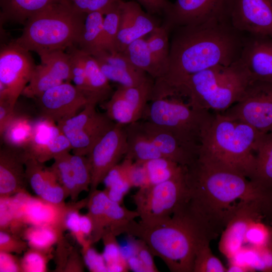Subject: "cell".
<instances>
[{
    "mask_svg": "<svg viewBox=\"0 0 272 272\" xmlns=\"http://www.w3.org/2000/svg\"><path fill=\"white\" fill-rule=\"evenodd\" d=\"M172 30L168 69L163 77L154 80L152 98L175 95V89L191 75L235 63L240 58L246 36L228 18Z\"/></svg>",
    "mask_w": 272,
    "mask_h": 272,
    "instance_id": "obj_1",
    "label": "cell"
},
{
    "mask_svg": "<svg viewBox=\"0 0 272 272\" xmlns=\"http://www.w3.org/2000/svg\"><path fill=\"white\" fill-rule=\"evenodd\" d=\"M187 204L214 239L243 206L272 200V192L231 169L198 159L185 168Z\"/></svg>",
    "mask_w": 272,
    "mask_h": 272,
    "instance_id": "obj_2",
    "label": "cell"
},
{
    "mask_svg": "<svg viewBox=\"0 0 272 272\" xmlns=\"http://www.w3.org/2000/svg\"><path fill=\"white\" fill-rule=\"evenodd\" d=\"M123 233L143 241L172 272H193L198 248L212 239L187 203L157 224L148 226L133 220Z\"/></svg>",
    "mask_w": 272,
    "mask_h": 272,
    "instance_id": "obj_3",
    "label": "cell"
},
{
    "mask_svg": "<svg viewBox=\"0 0 272 272\" xmlns=\"http://www.w3.org/2000/svg\"><path fill=\"white\" fill-rule=\"evenodd\" d=\"M264 133L243 121L215 112L202 135L198 158L251 179L255 151Z\"/></svg>",
    "mask_w": 272,
    "mask_h": 272,
    "instance_id": "obj_4",
    "label": "cell"
},
{
    "mask_svg": "<svg viewBox=\"0 0 272 272\" xmlns=\"http://www.w3.org/2000/svg\"><path fill=\"white\" fill-rule=\"evenodd\" d=\"M87 14L78 12L69 0H61L30 17L21 35L14 41L39 56L76 46Z\"/></svg>",
    "mask_w": 272,
    "mask_h": 272,
    "instance_id": "obj_5",
    "label": "cell"
},
{
    "mask_svg": "<svg viewBox=\"0 0 272 272\" xmlns=\"http://www.w3.org/2000/svg\"><path fill=\"white\" fill-rule=\"evenodd\" d=\"M250 82L239 59L190 75L175 89L193 107L221 113L237 102Z\"/></svg>",
    "mask_w": 272,
    "mask_h": 272,
    "instance_id": "obj_6",
    "label": "cell"
},
{
    "mask_svg": "<svg viewBox=\"0 0 272 272\" xmlns=\"http://www.w3.org/2000/svg\"><path fill=\"white\" fill-rule=\"evenodd\" d=\"M213 116L211 111L193 107L181 97L171 96L150 101L142 118L186 142L200 146L203 133Z\"/></svg>",
    "mask_w": 272,
    "mask_h": 272,
    "instance_id": "obj_7",
    "label": "cell"
},
{
    "mask_svg": "<svg viewBox=\"0 0 272 272\" xmlns=\"http://www.w3.org/2000/svg\"><path fill=\"white\" fill-rule=\"evenodd\" d=\"M185 173V168L181 174L139 188L132 195L141 223L150 226L162 223L186 204L189 194Z\"/></svg>",
    "mask_w": 272,
    "mask_h": 272,
    "instance_id": "obj_8",
    "label": "cell"
},
{
    "mask_svg": "<svg viewBox=\"0 0 272 272\" xmlns=\"http://www.w3.org/2000/svg\"><path fill=\"white\" fill-rule=\"evenodd\" d=\"M96 105L89 103L74 117L57 123L69 140L73 154L87 156L116 124L105 113L99 112Z\"/></svg>",
    "mask_w": 272,
    "mask_h": 272,
    "instance_id": "obj_9",
    "label": "cell"
},
{
    "mask_svg": "<svg viewBox=\"0 0 272 272\" xmlns=\"http://www.w3.org/2000/svg\"><path fill=\"white\" fill-rule=\"evenodd\" d=\"M30 52L14 41L1 49L0 100L6 101L14 108L36 65Z\"/></svg>",
    "mask_w": 272,
    "mask_h": 272,
    "instance_id": "obj_10",
    "label": "cell"
},
{
    "mask_svg": "<svg viewBox=\"0 0 272 272\" xmlns=\"http://www.w3.org/2000/svg\"><path fill=\"white\" fill-rule=\"evenodd\" d=\"M16 215L26 226H50L64 231L65 221L69 213L87 206L88 196L70 203H54L29 194L27 190L12 196Z\"/></svg>",
    "mask_w": 272,
    "mask_h": 272,
    "instance_id": "obj_11",
    "label": "cell"
},
{
    "mask_svg": "<svg viewBox=\"0 0 272 272\" xmlns=\"http://www.w3.org/2000/svg\"><path fill=\"white\" fill-rule=\"evenodd\" d=\"M220 113L260 132H272V82H250L240 99Z\"/></svg>",
    "mask_w": 272,
    "mask_h": 272,
    "instance_id": "obj_12",
    "label": "cell"
},
{
    "mask_svg": "<svg viewBox=\"0 0 272 272\" xmlns=\"http://www.w3.org/2000/svg\"><path fill=\"white\" fill-rule=\"evenodd\" d=\"M125 125L116 123L87 156L91 170L89 193L97 189L109 172L124 158L127 151Z\"/></svg>",
    "mask_w": 272,
    "mask_h": 272,
    "instance_id": "obj_13",
    "label": "cell"
},
{
    "mask_svg": "<svg viewBox=\"0 0 272 272\" xmlns=\"http://www.w3.org/2000/svg\"><path fill=\"white\" fill-rule=\"evenodd\" d=\"M30 80L22 95L36 99L47 90L64 82H71L70 56L65 50H57L39 55Z\"/></svg>",
    "mask_w": 272,
    "mask_h": 272,
    "instance_id": "obj_14",
    "label": "cell"
},
{
    "mask_svg": "<svg viewBox=\"0 0 272 272\" xmlns=\"http://www.w3.org/2000/svg\"><path fill=\"white\" fill-rule=\"evenodd\" d=\"M228 17L241 32L272 38V0H229Z\"/></svg>",
    "mask_w": 272,
    "mask_h": 272,
    "instance_id": "obj_15",
    "label": "cell"
},
{
    "mask_svg": "<svg viewBox=\"0 0 272 272\" xmlns=\"http://www.w3.org/2000/svg\"><path fill=\"white\" fill-rule=\"evenodd\" d=\"M272 221V200L252 202L241 208L221 233L219 249L228 260L244 246V236L249 225L257 219Z\"/></svg>",
    "mask_w": 272,
    "mask_h": 272,
    "instance_id": "obj_16",
    "label": "cell"
},
{
    "mask_svg": "<svg viewBox=\"0 0 272 272\" xmlns=\"http://www.w3.org/2000/svg\"><path fill=\"white\" fill-rule=\"evenodd\" d=\"M37 100L42 117L56 123L66 120L90 103L85 94L71 82H64L43 93Z\"/></svg>",
    "mask_w": 272,
    "mask_h": 272,
    "instance_id": "obj_17",
    "label": "cell"
},
{
    "mask_svg": "<svg viewBox=\"0 0 272 272\" xmlns=\"http://www.w3.org/2000/svg\"><path fill=\"white\" fill-rule=\"evenodd\" d=\"M229 0H176L164 15V23L174 28L228 18Z\"/></svg>",
    "mask_w": 272,
    "mask_h": 272,
    "instance_id": "obj_18",
    "label": "cell"
},
{
    "mask_svg": "<svg viewBox=\"0 0 272 272\" xmlns=\"http://www.w3.org/2000/svg\"><path fill=\"white\" fill-rule=\"evenodd\" d=\"M71 150V144L57 124L42 117L34 121L31 142L24 150L28 156L43 163Z\"/></svg>",
    "mask_w": 272,
    "mask_h": 272,
    "instance_id": "obj_19",
    "label": "cell"
},
{
    "mask_svg": "<svg viewBox=\"0 0 272 272\" xmlns=\"http://www.w3.org/2000/svg\"><path fill=\"white\" fill-rule=\"evenodd\" d=\"M239 60L250 82H272V38L246 34Z\"/></svg>",
    "mask_w": 272,
    "mask_h": 272,
    "instance_id": "obj_20",
    "label": "cell"
},
{
    "mask_svg": "<svg viewBox=\"0 0 272 272\" xmlns=\"http://www.w3.org/2000/svg\"><path fill=\"white\" fill-rule=\"evenodd\" d=\"M146 132L162 157L183 167L192 164L198 158L200 146L186 142L167 129L148 121H142Z\"/></svg>",
    "mask_w": 272,
    "mask_h": 272,
    "instance_id": "obj_21",
    "label": "cell"
},
{
    "mask_svg": "<svg viewBox=\"0 0 272 272\" xmlns=\"http://www.w3.org/2000/svg\"><path fill=\"white\" fill-rule=\"evenodd\" d=\"M116 51L123 52L134 40L150 34L159 25L153 15L144 11L136 1L121 0Z\"/></svg>",
    "mask_w": 272,
    "mask_h": 272,
    "instance_id": "obj_22",
    "label": "cell"
},
{
    "mask_svg": "<svg viewBox=\"0 0 272 272\" xmlns=\"http://www.w3.org/2000/svg\"><path fill=\"white\" fill-rule=\"evenodd\" d=\"M92 56L107 79L120 86H138L150 78L146 72L134 66L121 52L100 50Z\"/></svg>",
    "mask_w": 272,
    "mask_h": 272,
    "instance_id": "obj_23",
    "label": "cell"
},
{
    "mask_svg": "<svg viewBox=\"0 0 272 272\" xmlns=\"http://www.w3.org/2000/svg\"><path fill=\"white\" fill-rule=\"evenodd\" d=\"M24 150L6 146L0 151V197L26 190Z\"/></svg>",
    "mask_w": 272,
    "mask_h": 272,
    "instance_id": "obj_24",
    "label": "cell"
},
{
    "mask_svg": "<svg viewBox=\"0 0 272 272\" xmlns=\"http://www.w3.org/2000/svg\"><path fill=\"white\" fill-rule=\"evenodd\" d=\"M25 156L27 181L37 196L54 203L64 202L67 197L51 168L26 153Z\"/></svg>",
    "mask_w": 272,
    "mask_h": 272,
    "instance_id": "obj_25",
    "label": "cell"
},
{
    "mask_svg": "<svg viewBox=\"0 0 272 272\" xmlns=\"http://www.w3.org/2000/svg\"><path fill=\"white\" fill-rule=\"evenodd\" d=\"M127 151L123 159L145 163L162 156L138 121L125 125Z\"/></svg>",
    "mask_w": 272,
    "mask_h": 272,
    "instance_id": "obj_26",
    "label": "cell"
},
{
    "mask_svg": "<svg viewBox=\"0 0 272 272\" xmlns=\"http://www.w3.org/2000/svg\"><path fill=\"white\" fill-rule=\"evenodd\" d=\"M121 52L134 66L146 72L154 80L166 74V70L156 60L144 37L130 43Z\"/></svg>",
    "mask_w": 272,
    "mask_h": 272,
    "instance_id": "obj_27",
    "label": "cell"
},
{
    "mask_svg": "<svg viewBox=\"0 0 272 272\" xmlns=\"http://www.w3.org/2000/svg\"><path fill=\"white\" fill-rule=\"evenodd\" d=\"M255 166L251 180L272 192V132L262 135L255 151Z\"/></svg>",
    "mask_w": 272,
    "mask_h": 272,
    "instance_id": "obj_28",
    "label": "cell"
},
{
    "mask_svg": "<svg viewBox=\"0 0 272 272\" xmlns=\"http://www.w3.org/2000/svg\"><path fill=\"white\" fill-rule=\"evenodd\" d=\"M61 0H0L1 18L4 21L25 23L32 16Z\"/></svg>",
    "mask_w": 272,
    "mask_h": 272,
    "instance_id": "obj_29",
    "label": "cell"
},
{
    "mask_svg": "<svg viewBox=\"0 0 272 272\" xmlns=\"http://www.w3.org/2000/svg\"><path fill=\"white\" fill-rule=\"evenodd\" d=\"M85 60L90 102L97 105L104 102L113 92L109 81L92 55L85 52Z\"/></svg>",
    "mask_w": 272,
    "mask_h": 272,
    "instance_id": "obj_30",
    "label": "cell"
},
{
    "mask_svg": "<svg viewBox=\"0 0 272 272\" xmlns=\"http://www.w3.org/2000/svg\"><path fill=\"white\" fill-rule=\"evenodd\" d=\"M103 107L106 114L117 124L126 125L143 118V113L122 94L118 87L103 103Z\"/></svg>",
    "mask_w": 272,
    "mask_h": 272,
    "instance_id": "obj_31",
    "label": "cell"
},
{
    "mask_svg": "<svg viewBox=\"0 0 272 272\" xmlns=\"http://www.w3.org/2000/svg\"><path fill=\"white\" fill-rule=\"evenodd\" d=\"M104 15L100 12L87 14L84 27L76 47L94 55L100 50Z\"/></svg>",
    "mask_w": 272,
    "mask_h": 272,
    "instance_id": "obj_32",
    "label": "cell"
},
{
    "mask_svg": "<svg viewBox=\"0 0 272 272\" xmlns=\"http://www.w3.org/2000/svg\"><path fill=\"white\" fill-rule=\"evenodd\" d=\"M34 124L28 116L17 114L1 136L6 146L25 150L31 142Z\"/></svg>",
    "mask_w": 272,
    "mask_h": 272,
    "instance_id": "obj_33",
    "label": "cell"
},
{
    "mask_svg": "<svg viewBox=\"0 0 272 272\" xmlns=\"http://www.w3.org/2000/svg\"><path fill=\"white\" fill-rule=\"evenodd\" d=\"M109 197L104 190L98 189L89 193L87 207L93 223V232L89 238L93 244L102 239L105 230V214Z\"/></svg>",
    "mask_w": 272,
    "mask_h": 272,
    "instance_id": "obj_34",
    "label": "cell"
},
{
    "mask_svg": "<svg viewBox=\"0 0 272 272\" xmlns=\"http://www.w3.org/2000/svg\"><path fill=\"white\" fill-rule=\"evenodd\" d=\"M63 232L50 226H28L23 231L21 237L30 248L50 251L54 244L63 238Z\"/></svg>",
    "mask_w": 272,
    "mask_h": 272,
    "instance_id": "obj_35",
    "label": "cell"
},
{
    "mask_svg": "<svg viewBox=\"0 0 272 272\" xmlns=\"http://www.w3.org/2000/svg\"><path fill=\"white\" fill-rule=\"evenodd\" d=\"M121 0L113 4L105 13L100 42V50L116 51L117 38L119 31Z\"/></svg>",
    "mask_w": 272,
    "mask_h": 272,
    "instance_id": "obj_36",
    "label": "cell"
},
{
    "mask_svg": "<svg viewBox=\"0 0 272 272\" xmlns=\"http://www.w3.org/2000/svg\"><path fill=\"white\" fill-rule=\"evenodd\" d=\"M148 185L157 184L174 177L184 171L185 168L165 158H159L144 163Z\"/></svg>",
    "mask_w": 272,
    "mask_h": 272,
    "instance_id": "obj_37",
    "label": "cell"
},
{
    "mask_svg": "<svg viewBox=\"0 0 272 272\" xmlns=\"http://www.w3.org/2000/svg\"><path fill=\"white\" fill-rule=\"evenodd\" d=\"M70 152H65L56 156L50 168L63 187L67 197H70L73 201H76L79 195L70 162Z\"/></svg>",
    "mask_w": 272,
    "mask_h": 272,
    "instance_id": "obj_38",
    "label": "cell"
},
{
    "mask_svg": "<svg viewBox=\"0 0 272 272\" xmlns=\"http://www.w3.org/2000/svg\"><path fill=\"white\" fill-rule=\"evenodd\" d=\"M171 31L168 26L163 22L152 31L146 39L150 51L166 70V73L169 62L170 42L169 35Z\"/></svg>",
    "mask_w": 272,
    "mask_h": 272,
    "instance_id": "obj_39",
    "label": "cell"
},
{
    "mask_svg": "<svg viewBox=\"0 0 272 272\" xmlns=\"http://www.w3.org/2000/svg\"><path fill=\"white\" fill-rule=\"evenodd\" d=\"M137 218L139 214L136 210H128L109 198L106 210L105 229H109L116 236L123 234L124 228Z\"/></svg>",
    "mask_w": 272,
    "mask_h": 272,
    "instance_id": "obj_40",
    "label": "cell"
},
{
    "mask_svg": "<svg viewBox=\"0 0 272 272\" xmlns=\"http://www.w3.org/2000/svg\"><path fill=\"white\" fill-rule=\"evenodd\" d=\"M271 222L272 221L262 218L251 222L247 227L244 236V246L272 248Z\"/></svg>",
    "mask_w": 272,
    "mask_h": 272,
    "instance_id": "obj_41",
    "label": "cell"
},
{
    "mask_svg": "<svg viewBox=\"0 0 272 272\" xmlns=\"http://www.w3.org/2000/svg\"><path fill=\"white\" fill-rule=\"evenodd\" d=\"M116 235L108 229H105L102 239L104 245L103 257L108 271H126L129 267L116 239Z\"/></svg>",
    "mask_w": 272,
    "mask_h": 272,
    "instance_id": "obj_42",
    "label": "cell"
},
{
    "mask_svg": "<svg viewBox=\"0 0 272 272\" xmlns=\"http://www.w3.org/2000/svg\"><path fill=\"white\" fill-rule=\"evenodd\" d=\"M104 189L112 200L121 203L123 197L131 187L120 164L112 169L106 176Z\"/></svg>",
    "mask_w": 272,
    "mask_h": 272,
    "instance_id": "obj_43",
    "label": "cell"
},
{
    "mask_svg": "<svg viewBox=\"0 0 272 272\" xmlns=\"http://www.w3.org/2000/svg\"><path fill=\"white\" fill-rule=\"evenodd\" d=\"M26 227L18 219L12 196L0 197V231L22 237Z\"/></svg>",
    "mask_w": 272,
    "mask_h": 272,
    "instance_id": "obj_44",
    "label": "cell"
},
{
    "mask_svg": "<svg viewBox=\"0 0 272 272\" xmlns=\"http://www.w3.org/2000/svg\"><path fill=\"white\" fill-rule=\"evenodd\" d=\"M66 50L70 56L72 81L85 94L91 103L86 71L85 52L76 46H71Z\"/></svg>",
    "mask_w": 272,
    "mask_h": 272,
    "instance_id": "obj_45",
    "label": "cell"
},
{
    "mask_svg": "<svg viewBox=\"0 0 272 272\" xmlns=\"http://www.w3.org/2000/svg\"><path fill=\"white\" fill-rule=\"evenodd\" d=\"M210 241L198 248L194 260L193 272H227V267L216 257L210 247Z\"/></svg>",
    "mask_w": 272,
    "mask_h": 272,
    "instance_id": "obj_46",
    "label": "cell"
},
{
    "mask_svg": "<svg viewBox=\"0 0 272 272\" xmlns=\"http://www.w3.org/2000/svg\"><path fill=\"white\" fill-rule=\"evenodd\" d=\"M70 162L77 186V193L90 191L91 184V170L87 156L70 155Z\"/></svg>",
    "mask_w": 272,
    "mask_h": 272,
    "instance_id": "obj_47",
    "label": "cell"
},
{
    "mask_svg": "<svg viewBox=\"0 0 272 272\" xmlns=\"http://www.w3.org/2000/svg\"><path fill=\"white\" fill-rule=\"evenodd\" d=\"M52 250L44 251L30 248L21 259L22 272H45L52 258Z\"/></svg>",
    "mask_w": 272,
    "mask_h": 272,
    "instance_id": "obj_48",
    "label": "cell"
},
{
    "mask_svg": "<svg viewBox=\"0 0 272 272\" xmlns=\"http://www.w3.org/2000/svg\"><path fill=\"white\" fill-rule=\"evenodd\" d=\"M120 165L131 187L141 188L148 186L147 174L144 163L123 159Z\"/></svg>",
    "mask_w": 272,
    "mask_h": 272,
    "instance_id": "obj_49",
    "label": "cell"
},
{
    "mask_svg": "<svg viewBox=\"0 0 272 272\" xmlns=\"http://www.w3.org/2000/svg\"><path fill=\"white\" fill-rule=\"evenodd\" d=\"M135 255L131 256L130 260L140 271H158L154 263V255L143 241L139 239L136 244Z\"/></svg>",
    "mask_w": 272,
    "mask_h": 272,
    "instance_id": "obj_50",
    "label": "cell"
},
{
    "mask_svg": "<svg viewBox=\"0 0 272 272\" xmlns=\"http://www.w3.org/2000/svg\"><path fill=\"white\" fill-rule=\"evenodd\" d=\"M93 243L88 238L82 246V254L85 265L91 271H108L106 261L103 254L98 253L92 247Z\"/></svg>",
    "mask_w": 272,
    "mask_h": 272,
    "instance_id": "obj_51",
    "label": "cell"
},
{
    "mask_svg": "<svg viewBox=\"0 0 272 272\" xmlns=\"http://www.w3.org/2000/svg\"><path fill=\"white\" fill-rule=\"evenodd\" d=\"M28 248L27 242L22 237L0 231V251L21 254Z\"/></svg>",
    "mask_w": 272,
    "mask_h": 272,
    "instance_id": "obj_52",
    "label": "cell"
},
{
    "mask_svg": "<svg viewBox=\"0 0 272 272\" xmlns=\"http://www.w3.org/2000/svg\"><path fill=\"white\" fill-rule=\"evenodd\" d=\"M78 12L88 14L100 12L104 15L118 0H69Z\"/></svg>",
    "mask_w": 272,
    "mask_h": 272,
    "instance_id": "obj_53",
    "label": "cell"
},
{
    "mask_svg": "<svg viewBox=\"0 0 272 272\" xmlns=\"http://www.w3.org/2000/svg\"><path fill=\"white\" fill-rule=\"evenodd\" d=\"M82 209L77 208L70 211L67 214L65 221L66 230H69L78 243L83 246L88 241V239L83 234L80 228V218L81 215L79 211Z\"/></svg>",
    "mask_w": 272,
    "mask_h": 272,
    "instance_id": "obj_54",
    "label": "cell"
},
{
    "mask_svg": "<svg viewBox=\"0 0 272 272\" xmlns=\"http://www.w3.org/2000/svg\"><path fill=\"white\" fill-rule=\"evenodd\" d=\"M1 272H22L21 259L13 253L0 251Z\"/></svg>",
    "mask_w": 272,
    "mask_h": 272,
    "instance_id": "obj_55",
    "label": "cell"
},
{
    "mask_svg": "<svg viewBox=\"0 0 272 272\" xmlns=\"http://www.w3.org/2000/svg\"><path fill=\"white\" fill-rule=\"evenodd\" d=\"M257 255L255 270L272 271V248H257Z\"/></svg>",
    "mask_w": 272,
    "mask_h": 272,
    "instance_id": "obj_56",
    "label": "cell"
},
{
    "mask_svg": "<svg viewBox=\"0 0 272 272\" xmlns=\"http://www.w3.org/2000/svg\"><path fill=\"white\" fill-rule=\"evenodd\" d=\"M151 15L163 14L169 9L171 3L168 0H135Z\"/></svg>",
    "mask_w": 272,
    "mask_h": 272,
    "instance_id": "obj_57",
    "label": "cell"
},
{
    "mask_svg": "<svg viewBox=\"0 0 272 272\" xmlns=\"http://www.w3.org/2000/svg\"><path fill=\"white\" fill-rule=\"evenodd\" d=\"M15 108L7 101L0 100V135L17 115Z\"/></svg>",
    "mask_w": 272,
    "mask_h": 272,
    "instance_id": "obj_58",
    "label": "cell"
},
{
    "mask_svg": "<svg viewBox=\"0 0 272 272\" xmlns=\"http://www.w3.org/2000/svg\"><path fill=\"white\" fill-rule=\"evenodd\" d=\"M84 264L85 263L83 258L81 257L76 249L72 248L67 258L63 271H84Z\"/></svg>",
    "mask_w": 272,
    "mask_h": 272,
    "instance_id": "obj_59",
    "label": "cell"
},
{
    "mask_svg": "<svg viewBox=\"0 0 272 272\" xmlns=\"http://www.w3.org/2000/svg\"><path fill=\"white\" fill-rule=\"evenodd\" d=\"M80 228L83 234L87 237L91 236L93 232V223L91 217L88 213L80 216Z\"/></svg>",
    "mask_w": 272,
    "mask_h": 272,
    "instance_id": "obj_60",
    "label": "cell"
},
{
    "mask_svg": "<svg viewBox=\"0 0 272 272\" xmlns=\"http://www.w3.org/2000/svg\"><path fill=\"white\" fill-rule=\"evenodd\" d=\"M250 270L246 267L242 265L229 263L228 266L227 267V272H247Z\"/></svg>",
    "mask_w": 272,
    "mask_h": 272,
    "instance_id": "obj_61",
    "label": "cell"
}]
</instances>
